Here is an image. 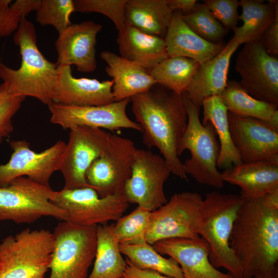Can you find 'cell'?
Returning <instances> with one entry per match:
<instances>
[{"mask_svg": "<svg viewBox=\"0 0 278 278\" xmlns=\"http://www.w3.org/2000/svg\"><path fill=\"white\" fill-rule=\"evenodd\" d=\"M229 245L243 278L277 277L278 189L263 197L244 199Z\"/></svg>", "mask_w": 278, "mask_h": 278, "instance_id": "6da1fadb", "label": "cell"}, {"mask_svg": "<svg viewBox=\"0 0 278 278\" xmlns=\"http://www.w3.org/2000/svg\"><path fill=\"white\" fill-rule=\"evenodd\" d=\"M132 110L142 127L143 142L156 147L168 164L171 173L187 180L181 145L187 125L183 94L156 83L148 91L130 98Z\"/></svg>", "mask_w": 278, "mask_h": 278, "instance_id": "7a4b0ae2", "label": "cell"}, {"mask_svg": "<svg viewBox=\"0 0 278 278\" xmlns=\"http://www.w3.org/2000/svg\"><path fill=\"white\" fill-rule=\"evenodd\" d=\"M19 47L21 63L13 69L0 63V78L8 92L14 96L36 98L47 106L54 102L58 65L42 54L37 44L33 24L23 18L13 36Z\"/></svg>", "mask_w": 278, "mask_h": 278, "instance_id": "3957f363", "label": "cell"}, {"mask_svg": "<svg viewBox=\"0 0 278 278\" xmlns=\"http://www.w3.org/2000/svg\"><path fill=\"white\" fill-rule=\"evenodd\" d=\"M244 199L240 195L207 193L200 205L198 233L209 244V260L216 269L223 268L234 278H243L242 268L233 254L229 240Z\"/></svg>", "mask_w": 278, "mask_h": 278, "instance_id": "277c9868", "label": "cell"}, {"mask_svg": "<svg viewBox=\"0 0 278 278\" xmlns=\"http://www.w3.org/2000/svg\"><path fill=\"white\" fill-rule=\"evenodd\" d=\"M55 247L53 233L25 229L0 243V278H44Z\"/></svg>", "mask_w": 278, "mask_h": 278, "instance_id": "5b68a950", "label": "cell"}, {"mask_svg": "<svg viewBox=\"0 0 278 278\" xmlns=\"http://www.w3.org/2000/svg\"><path fill=\"white\" fill-rule=\"evenodd\" d=\"M187 114V125L181 145L182 153L189 150L191 157L183 163L186 175L197 182L215 188H221L224 181L217 169L220 145L213 126L209 122L202 125L200 108L183 93Z\"/></svg>", "mask_w": 278, "mask_h": 278, "instance_id": "8992f818", "label": "cell"}, {"mask_svg": "<svg viewBox=\"0 0 278 278\" xmlns=\"http://www.w3.org/2000/svg\"><path fill=\"white\" fill-rule=\"evenodd\" d=\"M97 225L80 227L61 221L53 232L55 247L49 278H88L96 251Z\"/></svg>", "mask_w": 278, "mask_h": 278, "instance_id": "52a82bcc", "label": "cell"}, {"mask_svg": "<svg viewBox=\"0 0 278 278\" xmlns=\"http://www.w3.org/2000/svg\"><path fill=\"white\" fill-rule=\"evenodd\" d=\"M54 190L49 185L18 177L7 186L0 187V220L31 223L43 217L66 221L65 211L51 201Z\"/></svg>", "mask_w": 278, "mask_h": 278, "instance_id": "ba28073f", "label": "cell"}, {"mask_svg": "<svg viewBox=\"0 0 278 278\" xmlns=\"http://www.w3.org/2000/svg\"><path fill=\"white\" fill-rule=\"evenodd\" d=\"M50 201L65 212V221L80 227L107 224L110 221H117L130 204L124 193L100 197L91 187L63 188L54 191Z\"/></svg>", "mask_w": 278, "mask_h": 278, "instance_id": "9c48e42d", "label": "cell"}, {"mask_svg": "<svg viewBox=\"0 0 278 278\" xmlns=\"http://www.w3.org/2000/svg\"><path fill=\"white\" fill-rule=\"evenodd\" d=\"M171 171L163 157L136 148L124 194L129 203L153 212L167 202L164 185Z\"/></svg>", "mask_w": 278, "mask_h": 278, "instance_id": "30bf717a", "label": "cell"}, {"mask_svg": "<svg viewBox=\"0 0 278 278\" xmlns=\"http://www.w3.org/2000/svg\"><path fill=\"white\" fill-rule=\"evenodd\" d=\"M60 159L58 170L64 180V188L90 187L85 173L93 162L108 149L112 134L102 129L75 126Z\"/></svg>", "mask_w": 278, "mask_h": 278, "instance_id": "8fae6325", "label": "cell"}, {"mask_svg": "<svg viewBox=\"0 0 278 278\" xmlns=\"http://www.w3.org/2000/svg\"><path fill=\"white\" fill-rule=\"evenodd\" d=\"M203 198L198 193H175L169 201L151 212L146 234V242L171 238H195L198 233V218Z\"/></svg>", "mask_w": 278, "mask_h": 278, "instance_id": "7c38bea8", "label": "cell"}, {"mask_svg": "<svg viewBox=\"0 0 278 278\" xmlns=\"http://www.w3.org/2000/svg\"><path fill=\"white\" fill-rule=\"evenodd\" d=\"M234 69L250 95L278 106V58L270 55L258 39L244 43Z\"/></svg>", "mask_w": 278, "mask_h": 278, "instance_id": "4fadbf2b", "label": "cell"}, {"mask_svg": "<svg viewBox=\"0 0 278 278\" xmlns=\"http://www.w3.org/2000/svg\"><path fill=\"white\" fill-rule=\"evenodd\" d=\"M136 148L130 139L112 134L107 150L85 173L87 183L100 197L124 193Z\"/></svg>", "mask_w": 278, "mask_h": 278, "instance_id": "5bb4252c", "label": "cell"}, {"mask_svg": "<svg viewBox=\"0 0 278 278\" xmlns=\"http://www.w3.org/2000/svg\"><path fill=\"white\" fill-rule=\"evenodd\" d=\"M9 145L13 152L8 162L0 165V187L8 186L11 181L20 177L49 185L52 175L58 170L66 143L59 140L39 153L31 150L29 143L25 140L12 141Z\"/></svg>", "mask_w": 278, "mask_h": 278, "instance_id": "9a60e30c", "label": "cell"}, {"mask_svg": "<svg viewBox=\"0 0 278 278\" xmlns=\"http://www.w3.org/2000/svg\"><path fill=\"white\" fill-rule=\"evenodd\" d=\"M129 98L96 106H74L53 102L48 105L51 123L70 129L75 126H88L112 131L130 129L142 132L141 126L128 116Z\"/></svg>", "mask_w": 278, "mask_h": 278, "instance_id": "2e32d148", "label": "cell"}, {"mask_svg": "<svg viewBox=\"0 0 278 278\" xmlns=\"http://www.w3.org/2000/svg\"><path fill=\"white\" fill-rule=\"evenodd\" d=\"M231 137L242 162H278V130L265 121L228 111Z\"/></svg>", "mask_w": 278, "mask_h": 278, "instance_id": "e0dca14e", "label": "cell"}, {"mask_svg": "<svg viewBox=\"0 0 278 278\" xmlns=\"http://www.w3.org/2000/svg\"><path fill=\"white\" fill-rule=\"evenodd\" d=\"M152 246L160 254L167 255L177 262L184 278H234L211 264L210 245L200 236L165 239Z\"/></svg>", "mask_w": 278, "mask_h": 278, "instance_id": "ac0fdd59", "label": "cell"}, {"mask_svg": "<svg viewBox=\"0 0 278 278\" xmlns=\"http://www.w3.org/2000/svg\"><path fill=\"white\" fill-rule=\"evenodd\" d=\"M102 27L92 21L72 24L59 34L55 42L58 66L74 65L82 73L94 72L96 60V37Z\"/></svg>", "mask_w": 278, "mask_h": 278, "instance_id": "d6986e66", "label": "cell"}, {"mask_svg": "<svg viewBox=\"0 0 278 278\" xmlns=\"http://www.w3.org/2000/svg\"><path fill=\"white\" fill-rule=\"evenodd\" d=\"M112 80L73 76L71 66H58L57 84L54 102L74 106H96L114 102Z\"/></svg>", "mask_w": 278, "mask_h": 278, "instance_id": "ffe728a7", "label": "cell"}, {"mask_svg": "<svg viewBox=\"0 0 278 278\" xmlns=\"http://www.w3.org/2000/svg\"><path fill=\"white\" fill-rule=\"evenodd\" d=\"M241 44L233 36L217 56L199 65L183 93L193 103L200 107L204 99L220 95L227 85L231 58Z\"/></svg>", "mask_w": 278, "mask_h": 278, "instance_id": "44dd1931", "label": "cell"}, {"mask_svg": "<svg viewBox=\"0 0 278 278\" xmlns=\"http://www.w3.org/2000/svg\"><path fill=\"white\" fill-rule=\"evenodd\" d=\"M221 173L224 182L240 187L244 199L263 197L278 189V162H242Z\"/></svg>", "mask_w": 278, "mask_h": 278, "instance_id": "7402d4cb", "label": "cell"}, {"mask_svg": "<svg viewBox=\"0 0 278 278\" xmlns=\"http://www.w3.org/2000/svg\"><path fill=\"white\" fill-rule=\"evenodd\" d=\"M164 39L168 57H186L200 64L215 57L226 45L222 42H208L199 36L185 23L179 11H173Z\"/></svg>", "mask_w": 278, "mask_h": 278, "instance_id": "603a6c76", "label": "cell"}, {"mask_svg": "<svg viewBox=\"0 0 278 278\" xmlns=\"http://www.w3.org/2000/svg\"><path fill=\"white\" fill-rule=\"evenodd\" d=\"M100 57L107 64L106 72L112 78L114 101L130 99L157 83L148 71L112 51H101Z\"/></svg>", "mask_w": 278, "mask_h": 278, "instance_id": "cb8c5ba5", "label": "cell"}, {"mask_svg": "<svg viewBox=\"0 0 278 278\" xmlns=\"http://www.w3.org/2000/svg\"><path fill=\"white\" fill-rule=\"evenodd\" d=\"M120 56L149 72L168 58L164 39L126 25L116 39Z\"/></svg>", "mask_w": 278, "mask_h": 278, "instance_id": "d4e9b609", "label": "cell"}, {"mask_svg": "<svg viewBox=\"0 0 278 278\" xmlns=\"http://www.w3.org/2000/svg\"><path fill=\"white\" fill-rule=\"evenodd\" d=\"M173 11L166 0H127L126 24L144 33L164 39Z\"/></svg>", "mask_w": 278, "mask_h": 278, "instance_id": "484cf974", "label": "cell"}, {"mask_svg": "<svg viewBox=\"0 0 278 278\" xmlns=\"http://www.w3.org/2000/svg\"><path fill=\"white\" fill-rule=\"evenodd\" d=\"M202 125L207 122L214 127L220 143V153L217 166L226 169L242 163L234 146L229 130L228 110L219 95L204 99L202 102Z\"/></svg>", "mask_w": 278, "mask_h": 278, "instance_id": "4316f807", "label": "cell"}, {"mask_svg": "<svg viewBox=\"0 0 278 278\" xmlns=\"http://www.w3.org/2000/svg\"><path fill=\"white\" fill-rule=\"evenodd\" d=\"M114 224L97 225L94 266L88 278H121L127 263L113 231Z\"/></svg>", "mask_w": 278, "mask_h": 278, "instance_id": "83f0119b", "label": "cell"}, {"mask_svg": "<svg viewBox=\"0 0 278 278\" xmlns=\"http://www.w3.org/2000/svg\"><path fill=\"white\" fill-rule=\"evenodd\" d=\"M232 113L265 121L278 130V106L254 98L235 80H228L227 85L219 95Z\"/></svg>", "mask_w": 278, "mask_h": 278, "instance_id": "f1b7e54d", "label": "cell"}, {"mask_svg": "<svg viewBox=\"0 0 278 278\" xmlns=\"http://www.w3.org/2000/svg\"><path fill=\"white\" fill-rule=\"evenodd\" d=\"M239 6L241 8L239 20L243 24L233 31L234 36L242 43L258 39L278 14V1L275 0L267 3L260 0H241Z\"/></svg>", "mask_w": 278, "mask_h": 278, "instance_id": "f546056e", "label": "cell"}, {"mask_svg": "<svg viewBox=\"0 0 278 278\" xmlns=\"http://www.w3.org/2000/svg\"><path fill=\"white\" fill-rule=\"evenodd\" d=\"M200 64L184 57H168L149 72L155 82L178 94L184 93Z\"/></svg>", "mask_w": 278, "mask_h": 278, "instance_id": "4dcf8cb0", "label": "cell"}, {"mask_svg": "<svg viewBox=\"0 0 278 278\" xmlns=\"http://www.w3.org/2000/svg\"><path fill=\"white\" fill-rule=\"evenodd\" d=\"M119 248L121 253L140 269L152 270L173 278H184L182 270L175 260L163 257L148 243L119 245Z\"/></svg>", "mask_w": 278, "mask_h": 278, "instance_id": "1f68e13d", "label": "cell"}, {"mask_svg": "<svg viewBox=\"0 0 278 278\" xmlns=\"http://www.w3.org/2000/svg\"><path fill=\"white\" fill-rule=\"evenodd\" d=\"M151 212L137 206L129 214L121 216L114 224L113 231L119 245L147 243L146 234Z\"/></svg>", "mask_w": 278, "mask_h": 278, "instance_id": "d6a6232c", "label": "cell"}, {"mask_svg": "<svg viewBox=\"0 0 278 278\" xmlns=\"http://www.w3.org/2000/svg\"><path fill=\"white\" fill-rule=\"evenodd\" d=\"M183 19L195 33L208 42H222L228 32L203 3H197L191 11L183 14Z\"/></svg>", "mask_w": 278, "mask_h": 278, "instance_id": "836d02e7", "label": "cell"}, {"mask_svg": "<svg viewBox=\"0 0 278 278\" xmlns=\"http://www.w3.org/2000/svg\"><path fill=\"white\" fill-rule=\"evenodd\" d=\"M36 11L39 24L51 25L60 34L72 24L70 16L75 10L73 0H39Z\"/></svg>", "mask_w": 278, "mask_h": 278, "instance_id": "e575fe53", "label": "cell"}, {"mask_svg": "<svg viewBox=\"0 0 278 278\" xmlns=\"http://www.w3.org/2000/svg\"><path fill=\"white\" fill-rule=\"evenodd\" d=\"M0 0V38L15 32L22 20L36 11L39 0Z\"/></svg>", "mask_w": 278, "mask_h": 278, "instance_id": "d590c367", "label": "cell"}, {"mask_svg": "<svg viewBox=\"0 0 278 278\" xmlns=\"http://www.w3.org/2000/svg\"><path fill=\"white\" fill-rule=\"evenodd\" d=\"M127 0H74L75 11L97 12L108 17L118 31L126 25L125 7Z\"/></svg>", "mask_w": 278, "mask_h": 278, "instance_id": "8d00e7d4", "label": "cell"}, {"mask_svg": "<svg viewBox=\"0 0 278 278\" xmlns=\"http://www.w3.org/2000/svg\"><path fill=\"white\" fill-rule=\"evenodd\" d=\"M25 98L11 95L3 83L0 84V144L13 131L12 118Z\"/></svg>", "mask_w": 278, "mask_h": 278, "instance_id": "74e56055", "label": "cell"}, {"mask_svg": "<svg viewBox=\"0 0 278 278\" xmlns=\"http://www.w3.org/2000/svg\"><path fill=\"white\" fill-rule=\"evenodd\" d=\"M203 3L210 9L214 17L229 31L237 27L239 20L237 0H204Z\"/></svg>", "mask_w": 278, "mask_h": 278, "instance_id": "f35d334b", "label": "cell"}, {"mask_svg": "<svg viewBox=\"0 0 278 278\" xmlns=\"http://www.w3.org/2000/svg\"><path fill=\"white\" fill-rule=\"evenodd\" d=\"M266 51L271 56H278V14L274 21L258 39Z\"/></svg>", "mask_w": 278, "mask_h": 278, "instance_id": "ab89813d", "label": "cell"}, {"mask_svg": "<svg viewBox=\"0 0 278 278\" xmlns=\"http://www.w3.org/2000/svg\"><path fill=\"white\" fill-rule=\"evenodd\" d=\"M126 262V268L121 278H173L152 270L140 269L127 258Z\"/></svg>", "mask_w": 278, "mask_h": 278, "instance_id": "60d3db41", "label": "cell"}, {"mask_svg": "<svg viewBox=\"0 0 278 278\" xmlns=\"http://www.w3.org/2000/svg\"><path fill=\"white\" fill-rule=\"evenodd\" d=\"M166 3L171 11H179L183 14L191 11L198 3L196 0H166Z\"/></svg>", "mask_w": 278, "mask_h": 278, "instance_id": "b9f144b4", "label": "cell"}, {"mask_svg": "<svg viewBox=\"0 0 278 278\" xmlns=\"http://www.w3.org/2000/svg\"><path fill=\"white\" fill-rule=\"evenodd\" d=\"M251 278H269V277H263V276H256L252 277H251Z\"/></svg>", "mask_w": 278, "mask_h": 278, "instance_id": "7bdbcfd3", "label": "cell"}]
</instances>
